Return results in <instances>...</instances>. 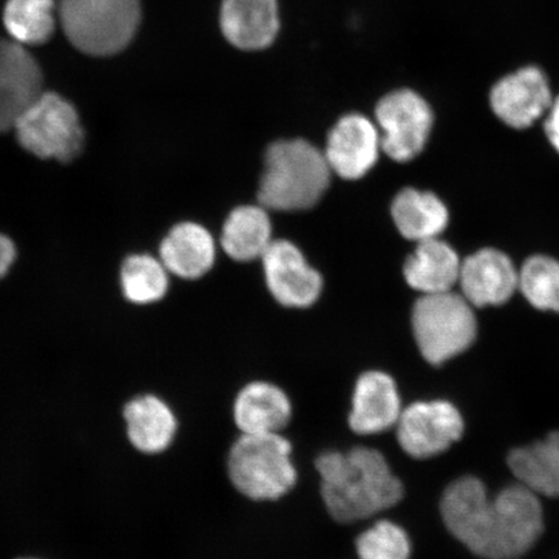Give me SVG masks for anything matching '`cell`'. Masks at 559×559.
<instances>
[{
  "mask_svg": "<svg viewBox=\"0 0 559 559\" xmlns=\"http://www.w3.org/2000/svg\"><path fill=\"white\" fill-rule=\"evenodd\" d=\"M551 100L547 76L536 67H526L504 76L489 95L493 114L514 129L533 126L547 115Z\"/></svg>",
  "mask_w": 559,
  "mask_h": 559,
  "instance_id": "11",
  "label": "cell"
},
{
  "mask_svg": "<svg viewBox=\"0 0 559 559\" xmlns=\"http://www.w3.org/2000/svg\"><path fill=\"white\" fill-rule=\"evenodd\" d=\"M272 241L271 221L263 206L237 207L223 226L222 248L235 261L262 258Z\"/></svg>",
  "mask_w": 559,
  "mask_h": 559,
  "instance_id": "23",
  "label": "cell"
},
{
  "mask_svg": "<svg viewBox=\"0 0 559 559\" xmlns=\"http://www.w3.org/2000/svg\"><path fill=\"white\" fill-rule=\"evenodd\" d=\"M53 0H9L4 25L19 45L46 44L55 31Z\"/></svg>",
  "mask_w": 559,
  "mask_h": 559,
  "instance_id": "24",
  "label": "cell"
},
{
  "mask_svg": "<svg viewBox=\"0 0 559 559\" xmlns=\"http://www.w3.org/2000/svg\"><path fill=\"white\" fill-rule=\"evenodd\" d=\"M222 32L241 50H263L278 33L277 0H223Z\"/></svg>",
  "mask_w": 559,
  "mask_h": 559,
  "instance_id": "16",
  "label": "cell"
},
{
  "mask_svg": "<svg viewBox=\"0 0 559 559\" xmlns=\"http://www.w3.org/2000/svg\"><path fill=\"white\" fill-rule=\"evenodd\" d=\"M379 129L360 115H347L335 123L328 136L324 156L338 177L355 180L365 177L379 159Z\"/></svg>",
  "mask_w": 559,
  "mask_h": 559,
  "instance_id": "12",
  "label": "cell"
},
{
  "mask_svg": "<svg viewBox=\"0 0 559 559\" xmlns=\"http://www.w3.org/2000/svg\"><path fill=\"white\" fill-rule=\"evenodd\" d=\"M391 214L405 239L421 242L437 239L449 225V210L435 193L407 188L396 195Z\"/></svg>",
  "mask_w": 559,
  "mask_h": 559,
  "instance_id": "22",
  "label": "cell"
},
{
  "mask_svg": "<svg viewBox=\"0 0 559 559\" xmlns=\"http://www.w3.org/2000/svg\"><path fill=\"white\" fill-rule=\"evenodd\" d=\"M24 150L41 159L69 163L85 142L79 114L72 104L53 93H40L13 124Z\"/></svg>",
  "mask_w": 559,
  "mask_h": 559,
  "instance_id": "7",
  "label": "cell"
},
{
  "mask_svg": "<svg viewBox=\"0 0 559 559\" xmlns=\"http://www.w3.org/2000/svg\"><path fill=\"white\" fill-rule=\"evenodd\" d=\"M519 289L542 311L559 312V263L554 258H528L519 271Z\"/></svg>",
  "mask_w": 559,
  "mask_h": 559,
  "instance_id": "26",
  "label": "cell"
},
{
  "mask_svg": "<svg viewBox=\"0 0 559 559\" xmlns=\"http://www.w3.org/2000/svg\"><path fill=\"white\" fill-rule=\"evenodd\" d=\"M460 270L456 251L437 237L417 242L415 253L404 264V277L411 288L423 295H438L459 284Z\"/></svg>",
  "mask_w": 559,
  "mask_h": 559,
  "instance_id": "19",
  "label": "cell"
},
{
  "mask_svg": "<svg viewBox=\"0 0 559 559\" xmlns=\"http://www.w3.org/2000/svg\"><path fill=\"white\" fill-rule=\"evenodd\" d=\"M544 129L549 142L559 152V96L551 100Z\"/></svg>",
  "mask_w": 559,
  "mask_h": 559,
  "instance_id": "28",
  "label": "cell"
},
{
  "mask_svg": "<svg viewBox=\"0 0 559 559\" xmlns=\"http://www.w3.org/2000/svg\"><path fill=\"white\" fill-rule=\"evenodd\" d=\"M41 81L37 61L23 45L0 39V132L12 129L41 93Z\"/></svg>",
  "mask_w": 559,
  "mask_h": 559,
  "instance_id": "14",
  "label": "cell"
},
{
  "mask_svg": "<svg viewBox=\"0 0 559 559\" xmlns=\"http://www.w3.org/2000/svg\"><path fill=\"white\" fill-rule=\"evenodd\" d=\"M139 0H61L59 16L70 44L94 56L128 46L140 23Z\"/></svg>",
  "mask_w": 559,
  "mask_h": 559,
  "instance_id": "5",
  "label": "cell"
},
{
  "mask_svg": "<svg viewBox=\"0 0 559 559\" xmlns=\"http://www.w3.org/2000/svg\"><path fill=\"white\" fill-rule=\"evenodd\" d=\"M463 432V416L445 401L411 404L396 424L397 442L414 459L437 456L456 443Z\"/></svg>",
  "mask_w": 559,
  "mask_h": 559,
  "instance_id": "9",
  "label": "cell"
},
{
  "mask_svg": "<svg viewBox=\"0 0 559 559\" xmlns=\"http://www.w3.org/2000/svg\"><path fill=\"white\" fill-rule=\"evenodd\" d=\"M272 296L286 307H309L317 302L323 278L306 262L295 243L272 241L261 258Z\"/></svg>",
  "mask_w": 559,
  "mask_h": 559,
  "instance_id": "10",
  "label": "cell"
},
{
  "mask_svg": "<svg viewBox=\"0 0 559 559\" xmlns=\"http://www.w3.org/2000/svg\"><path fill=\"white\" fill-rule=\"evenodd\" d=\"M314 466L328 512L341 523L369 519L403 499L402 481L377 450L356 447L346 453L328 451Z\"/></svg>",
  "mask_w": 559,
  "mask_h": 559,
  "instance_id": "2",
  "label": "cell"
},
{
  "mask_svg": "<svg viewBox=\"0 0 559 559\" xmlns=\"http://www.w3.org/2000/svg\"><path fill=\"white\" fill-rule=\"evenodd\" d=\"M509 469L536 496L559 499V431L509 453Z\"/></svg>",
  "mask_w": 559,
  "mask_h": 559,
  "instance_id": "20",
  "label": "cell"
},
{
  "mask_svg": "<svg viewBox=\"0 0 559 559\" xmlns=\"http://www.w3.org/2000/svg\"><path fill=\"white\" fill-rule=\"evenodd\" d=\"M411 542L396 523L379 521L356 539L359 559H409Z\"/></svg>",
  "mask_w": 559,
  "mask_h": 559,
  "instance_id": "27",
  "label": "cell"
},
{
  "mask_svg": "<svg viewBox=\"0 0 559 559\" xmlns=\"http://www.w3.org/2000/svg\"><path fill=\"white\" fill-rule=\"evenodd\" d=\"M402 411L400 391L393 377L372 370L356 381L348 425L356 435H381L396 426Z\"/></svg>",
  "mask_w": 559,
  "mask_h": 559,
  "instance_id": "15",
  "label": "cell"
},
{
  "mask_svg": "<svg viewBox=\"0 0 559 559\" xmlns=\"http://www.w3.org/2000/svg\"><path fill=\"white\" fill-rule=\"evenodd\" d=\"M445 527L485 559H516L534 547L544 530L539 496L516 484L489 498L478 478L461 477L440 500Z\"/></svg>",
  "mask_w": 559,
  "mask_h": 559,
  "instance_id": "1",
  "label": "cell"
},
{
  "mask_svg": "<svg viewBox=\"0 0 559 559\" xmlns=\"http://www.w3.org/2000/svg\"><path fill=\"white\" fill-rule=\"evenodd\" d=\"M159 260L167 271L183 278H198L213 267L215 242L198 223H180L160 243Z\"/></svg>",
  "mask_w": 559,
  "mask_h": 559,
  "instance_id": "18",
  "label": "cell"
},
{
  "mask_svg": "<svg viewBox=\"0 0 559 559\" xmlns=\"http://www.w3.org/2000/svg\"><path fill=\"white\" fill-rule=\"evenodd\" d=\"M324 153L306 140H280L265 153L260 198L265 209L300 212L318 204L331 183Z\"/></svg>",
  "mask_w": 559,
  "mask_h": 559,
  "instance_id": "3",
  "label": "cell"
},
{
  "mask_svg": "<svg viewBox=\"0 0 559 559\" xmlns=\"http://www.w3.org/2000/svg\"><path fill=\"white\" fill-rule=\"evenodd\" d=\"M461 295L473 307L499 306L519 290V270L496 249H484L461 262Z\"/></svg>",
  "mask_w": 559,
  "mask_h": 559,
  "instance_id": "13",
  "label": "cell"
},
{
  "mask_svg": "<svg viewBox=\"0 0 559 559\" xmlns=\"http://www.w3.org/2000/svg\"><path fill=\"white\" fill-rule=\"evenodd\" d=\"M412 326L419 353L432 366L464 353L478 331L473 306L453 290L419 298L412 312Z\"/></svg>",
  "mask_w": 559,
  "mask_h": 559,
  "instance_id": "6",
  "label": "cell"
},
{
  "mask_svg": "<svg viewBox=\"0 0 559 559\" xmlns=\"http://www.w3.org/2000/svg\"><path fill=\"white\" fill-rule=\"evenodd\" d=\"M234 418L242 435H280L290 421L292 403L274 383H249L236 397Z\"/></svg>",
  "mask_w": 559,
  "mask_h": 559,
  "instance_id": "17",
  "label": "cell"
},
{
  "mask_svg": "<svg viewBox=\"0 0 559 559\" xmlns=\"http://www.w3.org/2000/svg\"><path fill=\"white\" fill-rule=\"evenodd\" d=\"M228 474L237 491L251 500L283 498L297 481L289 440L280 435H242L229 451Z\"/></svg>",
  "mask_w": 559,
  "mask_h": 559,
  "instance_id": "4",
  "label": "cell"
},
{
  "mask_svg": "<svg viewBox=\"0 0 559 559\" xmlns=\"http://www.w3.org/2000/svg\"><path fill=\"white\" fill-rule=\"evenodd\" d=\"M131 443L144 453H159L169 447L178 424L169 405L157 396L136 397L124 408Z\"/></svg>",
  "mask_w": 559,
  "mask_h": 559,
  "instance_id": "21",
  "label": "cell"
},
{
  "mask_svg": "<svg viewBox=\"0 0 559 559\" xmlns=\"http://www.w3.org/2000/svg\"><path fill=\"white\" fill-rule=\"evenodd\" d=\"M16 260L15 243L9 237L0 235V278L10 271Z\"/></svg>",
  "mask_w": 559,
  "mask_h": 559,
  "instance_id": "29",
  "label": "cell"
},
{
  "mask_svg": "<svg viewBox=\"0 0 559 559\" xmlns=\"http://www.w3.org/2000/svg\"><path fill=\"white\" fill-rule=\"evenodd\" d=\"M165 264L151 255H131L123 262L121 284L126 298L132 304L148 305L157 302L169 288Z\"/></svg>",
  "mask_w": 559,
  "mask_h": 559,
  "instance_id": "25",
  "label": "cell"
},
{
  "mask_svg": "<svg viewBox=\"0 0 559 559\" xmlns=\"http://www.w3.org/2000/svg\"><path fill=\"white\" fill-rule=\"evenodd\" d=\"M376 118L382 131L381 148L397 163H407L423 152L435 122L429 104L411 90L384 96L377 105Z\"/></svg>",
  "mask_w": 559,
  "mask_h": 559,
  "instance_id": "8",
  "label": "cell"
}]
</instances>
